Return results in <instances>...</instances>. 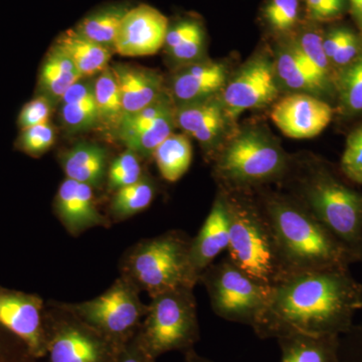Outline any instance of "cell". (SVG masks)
Wrapping results in <instances>:
<instances>
[{"label": "cell", "instance_id": "cell-1", "mask_svg": "<svg viewBox=\"0 0 362 362\" xmlns=\"http://www.w3.org/2000/svg\"><path fill=\"white\" fill-rule=\"evenodd\" d=\"M359 308L362 287L349 268L295 272L272 286L252 330L261 339L296 333L339 337Z\"/></svg>", "mask_w": 362, "mask_h": 362}, {"label": "cell", "instance_id": "cell-2", "mask_svg": "<svg viewBox=\"0 0 362 362\" xmlns=\"http://www.w3.org/2000/svg\"><path fill=\"white\" fill-rule=\"evenodd\" d=\"M270 221L290 272L349 268L358 258L291 197L254 192Z\"/></svg>", "mask_w": 362, "mask_h": 362}, {"label": "cell", "instance_id": "cell-3", "mask_svg": "<svg viewBox=\"0 0 362 362\" xmlns=\"http://www.w3.org/2000/svg\"><path fill=\"white\" fill-rule=\"evenodd\" d=\"M321 225L362 259V194L346 187L313 159L294 160L281 182Z\"/></svg>", "mask_w": 362, "mask_h": 362}, {"label": "cell", "instance_id": "cell-4", "mask_svg": "<svg viewBox=\"0 0 362 362\" xmlns=\"http://www.w3.org/2000/svg\"><path fill=\"white\" fill-rule=\"evenodd\" d=\"M223 192L230 213L228 258L255 280L272 287L291 272L265 211L254 192Z\"/></svg>", "mask_w": 362, "mask_h": 362}, {"label": "cell", "instance_id": "cell-5", "mask_svg": "<svg viewBox=\"0 0 362 362\" xmlns=\"http://www.w3.org/2000/svg\"><path fill=\"white\" fill-rule=\"evenodd\" d=\"M214 161L221 189L252 192L280 183L291 157L265 128L247 127L226 140Z\"/></svg>", "mask_w": 362, "mask_h": 362}, {"label": "cell", "instance_id": "cell-6", "mask_svg": "<svg viewBox=\"0 0 362 362\" xmlns=\"http://www.w3.org/2000/svg\"><path fill=\"white\" fill-rule=\"evenodd\" d=\"M192 238L180 230L140 240L121 261V276L154 297L161 293L194 289L199 278L190 261Z\"/></svg>", "mask_w": 362, "mask_h": 362}, {"label": "cell", "instance_id": "cell-7", "mask_svg": "<svg viewBox=\"0 0 362 362\" xmlns=\"http://www.w3.org/2000/svg\"><path fill=\"white\" fill-rule=\"evenodd\" d=\"M194 290H175L150 298L136 337L156 361L168 352L187 354L201 338Z\"/></svg>", "mask_w": 362, "mask_h": 362}, {"label": "cell", "instance_id": "cell-8", "mask_svg": "<svg viewBox=\"0 0 362 362\" xmlns=\"http://www.w3.org/2000/svg\"><path fill=\"white\" fill-rule=\"evenodd\" d=\"M45 362H117L124 346L105 337L66 308L45 305Z\"/></svg>", "mask_w": 362, "mask_h": 362}, {"label": "cell", "instance_id": "cell-9", "mask_svg": "<svg viewBox=\"0 0 362 362\" xmlns=\"http://www.w3.org/2000/svg\"><path fill=\"white\" fill-rule=\"evenodd\" d=\"M199 283L206 288L216 315L252 328L265 309L271 288L247 275L228 257L206 269Z\"/></svg>", "mask_w": 362, "mask_h": 362}, {"label": "cell", "instance_id": "cell-10", "mask_svg": "<svg viewBox=\"0 0 362 362\" xmlns=\"http://www.w3.org/2000/svg\"><path fill=\"white\" fill-rule=\"evenodd\" d=\"M140 292L131 281L120 275L100 296L64 305L105 337L125 346L137 334L148 310V305L140 299Z\"/></svg>", "mask_w": 362, "mask_h": 362}, {"label": "cell", "instance_id": "cell-11", "mask_svg": "<svg viewBox=\"0 0 362 362\" xmlns=\"http://www.w3.org/2000/svg\"><path fill=\"white\" fill-rule=\"evenodd\" d=\"M275 63L267 54H258L247 62L221 93V103L230 122L250 109L261 108L279 96Z\"/></svg>", "mask_w": 362, "mask_h": 362}, {"label": "cell", "instance_id": "cell-12", "mask_svg": "<svg viewBox=\"0 0 362 362\" xmlns=\"http://www.w3.org/2000/svg\"><path fill=\"white\" fill-rule=\"evenodd\" d=\"M175 104L165 92L146 108L124 116L114 136L140 158H151L157 147L175 132Z\"/></svg>", "mask_w": 362, "mask_h": 362}, {"label": "cell", "instance_id": "cell-13", "mask_svg": "<svg viewBox=\"0 0 362 362\" xmlns=\"http://www.w3.org/2000/svg\"><path fill=\"white\" fill-rule=\"evenodd\" d=\"M45 312L39 295L0 286V324L20 338L37 361L45 356Z\"/></svg>", "mask_w": 362, "mask_h": 362}, {"label": "cell", "instance_id": "cell-14", "mask_svg": "<svg viewBox=\"0 0 362 362\" xmlns=\"http://www.w3.org/2000/svg\"><path fill=\"white\" fill-rule=\"evenodd\" d=\"M169 18L152 6L140 4L125 14L114 45L115 54L122 57H147L163 47Z\"/></svg>", "mask_w": 362, "mask_h": 362}, {"label": "cell", "instance_id": "cell-15", "mask_svg": "<svg viewBox=\"0 0 362 362\" xmlns=\"http://www.w3.org/2000/svg\"><path fill=\"white\" fill-rule=\"evenodd\" d=\"M333 109L307 93H293L274 105L271 118L278 129L293 139H311L329 125Z\"/></svg>", "mask_w": 362, "mask_h": 362}, {"label": "cell", "instance_id": "cell-16", "mask_svg": "<svg viewBox=\"0 0 362 362\" xmlns=\"http://www.w3.org/2000/svg\"><path fill=\"white\" fill-rule=\"evenodd\" d=\"M228 80L230 71L226 64L202 59L178 66L166 92L175 106H182L218 96Z\"/></svg>", "mask_w": 362, "mask_h": 362}, {"label": "cell", "instance_id": "cell-17", "mask_svg": "<svg viewBox=\"0 0 362 362\" xmlns=\"http://www.w3.org/2000/svg\"><path fill=\"white\" fill-rule=\"evenodd\" d=\"M176 128L202 145L211 158L218 153L223 144L228 123L221 94L195 103L175 106Z\"/></svg>", "mask_w": 362, "mask_h": 362}, {"label": "cell", "instance_id": "cell-18", "mask_svg": "<svg viewBox=\"0 0 362 362\" xmlns=\"http://www.w3.org/2000/svg\"><path fill=\"white\" fill-rule=\"evenodd\" d=\"M54 214L74 237L90 228H108L111 221L97 206L94 188L66 178L59 185L54 202Z\"/></svg>", "mask_w": 362, "mask_h": 362}, {"label": "cell", "instance_id": "cell-19", "mask_svg": "<svg viewBox=\"0 0 362 362\" xmlns=\"http://www.w3.org/2000/svg\"><path fill=\"white\" fill-rule=\"evenodd\" d=\"M230 244V213L223 190L218 189L201 230L190 244V261L199 278Z\"/></svg>", "mask_w": 362, "mask_h": 362}, {"label": "cell", "instance_id": "cell-20", "mask_svg": "<svg viewBox=\"0 0 362 362\" xmlns=\"http://www.w3.org/2000/svg\"><path fill=\"white\" fill-rule=\"evenodd\" d=\"M111 69L120 89L124 116L141 111L165 94L163 78L156 71L124 63Z\"/></svg>", "mask_w": 362, "mask_h": 362}, {"label": "cell", "instance_id": "cell-21", "mask_svg": "<svg viewBox=\"0 0 362 362\" xmlns=\"http://www.w3.org/2000/svg\"><path fill=\"white\" fill-rule=\"evenodd\" d=\"M206 30L204 21L195 14L187 13L169 20L163 49L178 66L204 59Z\"/></svg>", "mask_w": 362, "mask_h": 362}, {"label": "cell", "instance_id": "cell-22", "mask_svg": "<svg viewBox=\"0 0 362 362\" xmlns=\"http://www.w3.org/2000/svg\"><path fill=\"white\" fill-rule=\"evenodd\" d=\"M61 164L66 178L95 189L106 183L110 158L108 150L102 145L80 141L62 154Z\"/></svg>", "mask_w": 362, "mask_h": 362}, {"label": "cell", "instance_id": "cell-23", "mask_svg": "<svg viewBox=\"0 0 362 362\" xmlns=\"http://www.w3.org/2000/svg\"><path fill=\"white\" fill-rule=\"evenodd\" d=\"M90 78H82L71 86L58 104L61 122L70 133L99 128L94 80Z\"/></svg>", "mask_w": 362, "mask_h": 362}, {"label": "cell", "instance_id": "cell-24", "mask_svg": "<svg viewBox=\"0 0 362 362\" xmlns=\"http://www.w3.org/2000/svg\"><path fill=\"white\" fill-rule=\"evenodd\" d=\"M274 63L279 84L281 83L293 92L307 93L315 96L328 89L312 73L303 54L289 35L282 37Z\"/></svg>", "mask_w": 362, "mask_h": 362}, {"label": "cell", "instance_id": "cell-25", "mask_svg": "<svg viewBox=\"0 0 362 362\" xmlns=\"http://www.w3.org/2000/svg\"><path fill=\"white\" fill-rule=\"evenodd\" d=\"M54 45L65 52L84 78H94L108 68L114 51L69 28L57 37Z\"/></svg>", "mask_w": 362, "mask_h": 362}, {"label": "cell", "instance_id": "cell-26", "mask_svg": "<svg viewBox=\"0 0 362 362\" xmlns=\"http://www.w3.org/2000/svg\"><path fill=\"white\" fill-rule=\"evenodd\" d=\"M84 78L68 56L52 45L40 65L37 94L51 100L54 106L71 86Z\"/></svg>", "mask_w": 362, "mask_h": 362}, {"label": "cell", "instance_id": "cell-27", "mask_svg": "<svg viewBox=\"0 0 362 362\" xmlns=\"http://www.w3.org/2000/svg\"><path fill=\"white\" fill-rule=\"evenodd\" d=\"M132 6L127 0L107 2L89 11L74 28L83 37L114 51L119 26Z\"/></svg>", "mask_w": 362, "mask_h": 362}, {"label": "cell", "instance_id": "cell-28", "mask_svg": "<svg viewBox=\"0 0 362 362\" xmlns=\"http://www.w3.org/2000/svg\"><path fill=\"white\" fill-rule=\"evenodd\" d=\"M338 335L296 333L279 338L281 362H338Z\"/></svg>", "mask_w": 362, "mask_h": 362}, {"label": "cell", "instance_id": "cell-29", "mask_svg": "<svg viewBox=\"0 0 362 362\" xmlns=\"http://www.w3.org/2000/svg\"><path fill=\"white\" fill-rule=\"evenodd\" d=\"M99 128L115 135L124 117L122 98L111 66L98 74L94 78Z\"/></svg>", "mask_w": 362, "mask_h": 362}, {"label": "cell", "instance_id": "cell-30", "mask_svg": "<svg viewBox=\"0 0 362 362\" xmlns=\"http://www.w3.org/2000/svg\"><path fill=\"white\" fill-rule=\"evenodd\" d=\"M154 160L162 178L168 182H176L187 173L192 161V146L185 134H173L157 147Z\"/></svg>", "mask_w": 362, "mask_h": 362}, {"label": "cell", "instance_id": "cell-31", "mask_svg": "<svg viewBox=\"0 0 362 362\" xmlns=\"http://www.w3.org/2000/svg\"><path fill=\"white\" fill-rule=\"evenodd\" d=\"M156 181L144 175L134 185L121 188L113 192L109 204V216L115 221L130 218L148 209L156 199Z\"/></svg>", "mask_w": 362, "mask_h": 362}, {"label": "cell", "instance_id": "cell-32", "mask_svg": "<svg viewBox=\"0 0 362 362\" xmlns=\"http://www.w3.org/2000/svg\"><path fill=\"white\" fill-rule=\"evenodd\" d=\"M323 35L316 23L307 21L306 25H300L289 37L316 71L318 77L329 86L330 61L324 52Z\"/></svg>", "mask_w": 362, "mask_h": 362}, {"label": "cell", "instance_id": "cell-33", "mask_svg": "<svg viewBox=\"0 0 362 362\" xmlns=\"http://www.w3.org/2000/svg\"><path fill=\"white\" fill-rule=\"evenodd\" d=\"M301 0H267L262 18L270 32L284 37L300 26Z\"/></svg>", "mask_w": 362, "mask_h": 362}, {"label": "cell", "instance_id": "cell-34", "mask_svg": "<svg viewBox=\"0 0 362 362\" xmlns=\"http://www.w3.org/2000/svg\"><path fill=\"white\" fill-rule=\"evenodd\" d=\"M140 157L129 149L110 162L107 173L106 185L109 192H113L121 188L129 187L138 182L144 173L142 171Z\"/></svg>", "mask_w": 362, "mask_h": 362}, {"label": "cell", "instance_id": "cell-35", "mask_svg": "<svg viewBox=\"0 0 362 362\" xmlns=\"http://www.w3.org/2000/svg\"><path fill=\"white\" fill-rule=\"evenodd\" d=\"M56 131L51 123L40 124L21 130L14 142V148L30 157H40L54 146Z\"/></svg>", "mask_w": 362, "mask_h": 362}, {"label": "cell", "instance_id": "cell-36", "mask_svg": "<svg viewBox=\"0 0 362 362\" xmlns=\"http://www.w3.org/2000/svg\"><path fill=\"white\" fill-rule=\"evenodd\" d=\"M343 106L351 113L362 112V57L345 66L339 78Z\"/></svg>", "mask_w": 362, "mask_h": 362}, {"label": "cell", "instance_id": "cell-37", "mask_svg": "<svg viewBox=\"0 0 362 362\" xmlns=\"http://www.w3.org/2000/svg\"><path fill=\"white\" fill-rule=\"evenodd\" d=\"M341 170L349 180L362 185V125L347 137L341 157Z\"/></svg>", "mask_w": 362, "mask_h": 362}, {"label": "cell", "instance_id": "cell-38", "mask_svg": "<svg viewBox=\"0 0 362 362\" xmlns=\"http://www.w3.org/2000/svg\"><path fill=\"white\" fill-rule=\"evenodd\" d=\"M54 107V105L51 100L37 94L21 107L16 120L18 128L23 130L49 122Z\"/></svg>", "mask_w": 362, "mask_h": 362}, {"label": "cell", "instance_id": "cell-39", "mask_svg": "<svg viewBox=\"0 0 362 362\" xmlns=\"http://www.w3.org/2000/svg\"><path fill=\"white\" fill-rule=\"evenodd\" d=\"M307 21L319 23L337 20L344 11L346 0H304Z\"/></svg>", "mask_w": 362, "mask_h": 362}, {"label": "cell", "instance_id": "cell-40", "mask_svg": "<svg viewBox=\"0 0 362 362\" xmlns=\"http://www.w3.org/2000/svg\"><path fill=\"white\" fill-rule=\"evenodd\" d=\"M28 354L25 343L0 324V362H16Z\"/></svg>", "mask_w": 362, "mask_h": 362}, {"label": "cell", "instance_id": "cell-41", "mask_svg": "<svg viewBox=\"0 0 362 362\" xmlns=\"http://www.w3.org/2000/svg\"><path fill=\"white\" fill-rule=\"evenodd\" d=\"M359 52V40L356 33L349 30L342 45L331 59L337 66H346L357 58Z\"/></svg>", "mask_w": 362, "mask_h": 362}, {"label": "cell", "instance_id": "cell-42", "mask_svg": "<svg viewBox=\"0 0 362 362\" xmlns=\"http://www.w3.org/2000/svg\"><path fill=\"white\" fill-rule=\"evenodd\" d=\"M156 359L142 349L138 342L137 337L133 338L131 341L124 346L120 357L117 362H156Z\"/></svg>", "mask_w": 362, "mask_h": 362}, {"label": "cell", "instance_id": "cell-43", "mask_svg": "<svg viewBox=\"0 0 362 362\" xmlns=\"http://www.w3.org/2000/svg\"><path fill=\"white\" fill-rule=\"evenodd\" d=\"M349 1L362 37V0H349Z\"/></svg>", "mask_w": 362, "mask_h": 362}, {"label": "cell", "instance_id": "cell-44", "mask_svg": "<svg viewBox=\"0 0 362 362\" xmlns=\"http://www.w3.org/2000/svg\"><path fill=\"white\" fill-rule=\"evenodd\" d=\"M185 362H213L206 357L199 356L194 349L185 354Z\"/></svg>", "mask_w": 362, "mask_h": 362}, {"label": "cell", "instance_id": "cell-45", "mask_svg": "<svg viewBox=\"0 0 362 362\" xmlns=\"http://www.w3.org/2000/svg\"><path fill=\"white\" fill-rule=\"evenodd\" d=\"M16 362H40L37 359L33 358L30 354H25V356L21 357V358L18 359Z\"/></svg>", "mask_w": 362, "mask_h": 362}]
</instances>
